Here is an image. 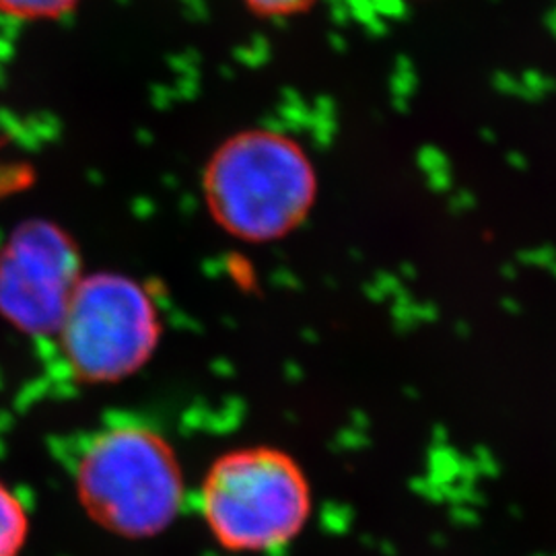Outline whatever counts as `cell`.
Instances as JSON below:
<instances>
[{"instance_id":"obj_1","label":"cell","mask_w":556,"mask_h":556,"mask_svg":"<svg viewBox=\"0 0 556 556\" xmlns=\"http://www.w3.org/2000/svg\"><path fill=\"white\" fill-rule=\"evenodd\" d=\"M318 178L307 153L277 130L225 140L202 174V199L220 231L243 243H273L309 217Z\"/></svg>"},{"instance_id":"obj_2","label":"cell","mask_w":556,"mask_h":556,"mask_svg":"<svg viewBox=\"0 0 556 556\" xmlns=\"http://www.w3.org/2000/svg\"><path fill=\"white\" fill-rule=\"evenodd\" d=\"M75 495L83 514L114 536H161L176 523L186 501L178 452L149 425H112L80 452Z\"/></svg>"},{"instance_id":"obj_3","label":"cell","mask_w":556,"mask_h":556,"mask_svg":"<svg viewBox=\"0 0 556 556\" xmlns=\"http://www.w3.org/2000/svg\"><path fill=\"white\" fill-rule=\"evenodd\" d=\"M200 516L220 548L275 553L305 530L312 486L295 457L273 445H248L217 457L200 484Z\"/></svg>"},{"instance_id":"obj_4","label":"cell","mask_w":556,"mask_h":556,"mask_svg":"<svg viewBox=\"0 0 556 556\" xmlns=\"http://www.w3.org/2000/svg\"><path fill=\"white\" fill-rule=\"evenodd\" d=\"M161 337V309L149 289L137 278L101 270L83 275L54 338L73 378L110 386L144 369Z\"/></svg>"},{"instance_id":"obj_5","label":"cell","mask_w":556,"mask_h":556,"mask_svg":"<svg viewBox=\"0 0 556 556\" xmlns=\"http://www.w3.org/2000/svg\"><path fill=\"white\" fill-rule=\"evenodd\" d=\"M83 275L79 243L64 227L23 220L0 243V318L27 337H56Z\"/></svg>"},{"instance_id":"obj_6","label":"cell","mask_w":556,"mask_h":556,"mask_svg":"<svg viewBox=\"0 0 556 556\" xmlns=\"http://www.w3.org/2000/svg\"><path fill=\"white\" fill-rule=\"evenodd\" d=\"M29 528L27 505L0 480V556H21L29 538Z\"/></svg>"},{"instance_id":"obj_7","label":"cell","mask_w":556,"mask_h":556,"mask_svg":"<svg viewBox=\"0 0 556 556\" xmlns=\"http://www.w3.org/2000/svg\"><path fill=\"white\" fill-rule=\"evenodd\" d=\"M80 0H0V15L17 21L62 20Z\"/></svg>"},{"instance_id":"obj_8","label":"cell","mask_w":556,"mask_h":556,"mask_svg":"<svg viewBox=\"0 0 556 556\" xmlns=\"http://www.w3.org/2000/svg\"><path fill=\"white\" fill-rule=\"evenodd\" d=\"M34 184V169L29 163L7 157L0 151V200L11 199Z\"/></svg>"},{"instance_id":"obj_9","label":"cell","mask_w":556,"mask_h":556,"mask_svg":"<svg viewBox=\"0 0 556 556\" xmlns=\"http://www.w3.org/2000/svg\"><path fill=\"white\" fill-rule=\"evenodd\" d=\"M258 17H291L309 9L316 0H241Z\"/></svg>"}]
</instances>
